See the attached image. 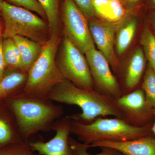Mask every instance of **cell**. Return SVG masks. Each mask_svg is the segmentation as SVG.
Masks as SVG:
<instances>
[{"instance_id": "1", "label": "cell", "mask_w": 155, "mask_h": 155, "mask_svg": "<svg viewBox=\"0 0 155 155\" xmlns=\"http://www.w3.org/2000/svg\"><path fill=\"white\" fill-rule=\"evenodd\" d=\"M47 99L79 107L81 113L69 116L72 120L84 124H89L98 117L107 116L123 119L115 99L95 90L80 88L67 79H63L55 86L49 93Z\"/></svg>"}, {"instance_id": "2", "label": "cell", "mask_w": 155, "mask_h": 155, "mask_svg": "<svg viewBox=\"0 0 155 155\" xmlns=\"http://www.w3.org/2000/svg\"><path fill=\"white\" fill-rule=\"evenodd\" d=\"M9 107L17 121L23 140L39 132L52 130L53 124L63 116L64 108L47 98L31 96L23 93L10 97Z\"/></svg>"}, {"instance_id": "3", "label": "cell", "mask_w": 155, "mask_h": 155, "mask_svg": "<svg viewBox=\"0 0 155 155\" xmlns=\"http://www.w3.org/2000/svg\"><path fill=\"white\" fill-rule=\"evenodd\" d=\"M152 125L150 123L140 127L133 126L116 117H98L89 124L72 119L71 133L76 135L81 142L88 146L98 142L125 141L152 136Z\"/></svg>"}, {"instance_id": "4", "label": "cell", "mask_w": 155, "mask_h": 155, "mask_svg": "<svg viewBox=\"0 0 155 155\" xmlns=\"http://www.w3.org/2000/svg\"><path fill=\"white\" fill-rule=\"evenodd\" d=\"M60 38L50 35L43 44L39 57L29 69L22 93L31 96L47 98L49 93L64 79L56 61Z\"/></svg>"}, {"instance_id": "5", "label": "cell", "mask_w": 155, "mask_h": 155, "mask_svg": "<svg viewBox=\"0 0 155 155\" xmlns=\"http://www.w3.org/2000/svg\"><path fill=\"white\" fill-rule=\"evenodd\" d=\"M0 15L4 23L3 38L19 35L41 44L48 39V24L29 10L0 0Z\"/></svg>"}, {"instance_id": "6", "label": "cell", "mask_w": 155, "mask_h": 155, "mask_svg": "<svg viewBox=\"0 0 155 155\" xmlns=\"http://www.w3.org/2000/svg\"><path fill=\"white\" fill-rule=\"evenodd\" d=\"M57 63L64 79L80 88L94 90L86 57L66 36Z\"/></svg>"}, {"instance_id": "7", "label": "cell", "mask_w": 155, "mask_h": 155, "mask_svg": "<svg viewBox=\"0 0 155 155\" xmlns=\"http://www.w3.org/2000/svg\"><path fill=\"white\" fill-rule=\"evenodd\" d=\"M63 21L65 36L81 52L95 48L87 17L73 0H64Z\"/></svg>"}, {"instance_id": "8", "label": "cell", "mask_w": 155, "mask_h": 155, "mask_svg": "<svg viewBox=\"0 0 155 155\" xmlns=\"http://www.w3.org/2000/svg\"><path fill=\"white\" fill-rule=\"evenodd\" d=\"M84 54L97 91L116 99L122 95L119 84L111 71L110 64L99 51L93 48Z\"/></svg>"}, {"instance_id": "9", "label": "cell", "mask_w": 155, "mask_h": 155, "mask_svg": "<svg viewBox=\"0 0 155 155\" xmlns=\"http://www.w3.org/2000/svg\"><path fill=\"white\" fill-rule=\"evenodd\" d=\"M115 101L123 120L130 125L140 127L148 125L149 120L154 116V110L148 104L141 88L122 95Z\"/></svg>"}, {"instance_id": "10", "label": "cell", "mask_w": 155, "mask_h": 155, "mask_svg": "<svg viewBox=\"0 0 155 155\" xmlns=\"http://www.w3.org/2000/svg\"><path fill=\"white\" fill-rule=\"evenodd\" d=\"M71 121L69 116L57 120L52 127L55 135L47 142H29L31 149L41 155H76L69 143Z\"/></svg>"}, {"instance_id": "11", "label": "cell", "mask_w": 155, "mask_h": 155, "mask_svg": "<svg viewBox=\"0 0 155 155\" xmlns=\"http://www.w3.org/2000/svg\"><path fill=\"white\" fill-rule=\"evenodd\" d=\"M89 26L95 44L114 71H118L119 62L114 49L117 28L115 22L93 20Z\"/></svg>"}, {"instance_id": "12", "label": "cell", "mask_w": 155, "mask_h": 155, "mask_svg": "<svg viewBox=\"0 0 155 155\" xmlns=\"http://www.w3.org/2000/svg\"><path fill=\"white\" fill-rule=\"evenodd\" d=\"M87 147L88 148L102 147L112 148L125 155H155V138L153 136L125 141L98 142Z\"/></svg>"}, {"instance_id": "13", "label": "cell", "mask_w": 155, "mask_h": 155, "mask_svg": "<svg viewBox=\"0 0 155 155\" xmlns=\"http://www.w3.org/2000/svg\"><path fill=\"white\" fill-rule=\"evenodd\" d=\"M145 63L143 50L139 48L134 53L126 68L124 79L125 91L123 95L136 89L144 72Z\"/></svg>"}, {"instance_id": "14", "label": "cell", "mask_w": 155, "mask_h": 155, "mask_svg": "<svg viewBox=\"0 0 155 155\" xmlns=\"http://www.w3.org/2000/svg\"><path fill=\"white\" fill-rule=\"evenodd\" d=\"M21 55L22 70L28 72L39 57L43 44L24 37L17 35L13 38Z\"/></svg>"}, {"instance_id": "15", "label": "cell", "mask_w": 155, "mask_h": 155, "mask_svg": "<svg viewBox=\"0 0 155 155\" xmlns=\"http://www.w3.org/2000/svg\"><path fill=\"white\" fill-rule=\"evenodd\" d=\"M3 52L7 70H22L21 55L13 38L4 39Z\"/></svg>"}, {"instance_id": "16", "label": "cell", "mask_w": 155, "mask_h": 155, "mask_svg": "<svg viewBox=\"0 0 155 155\" xmlns=\"http://www.w3.org/2000/svg\"><path fill=\"white\" fill-rule=\"evenodd\" d=\"M44 10L49 28L50 35L59 36V0H37Z\"/></svg>"}, {"instance_id": "17", "label": "cell", "mask_w": 155, "mask_h": 155, "mask_svg": "<svg viewBox=\"0 0 155 155\" xmlns=\"http://www.w3.org/2000/svg\"><path fill=\"white\" fill-rule=\"evenodd\" d=\"M137 24L136 19H130L118 31L116 43V52L119 55L125 52L131 44L135 35Z\"/></svg>"}, {"instance_id": "18", "label": "cell", "mask_w": 155, "mask_h": 155, "mask_svg": "<svg viewBox=\"0 0 155 155\" xmlns=\"http://www.w3.org/2000/svg\"><path fill=\"white\" fill-rule=\"evenodd\" d=\"M22 140L19 131L15 130L10 120L0 115V148Z\"/></svg>"}, {"instance_id": "19", "label": "cell", "mask_w": 155, "mask_h": 155, "mask_svg": "<svg viewBox=\"0 0 155 155\" xmlns=\"http://www.w3.org/2000/svg\"><path fill=\"white\" fill-rule=\"evenodd\" d=\"M140 41L145 56L155 72V37L149 27H145Z\"/></svg>"}, {"instance_id": "20", "label": "cell", "mask_w": 155, "mask_h": 155, "mask_svg": "<svg viewBox=\"0 0 155 155\" xmlns=\"http://www.w3.org/2000/svg\"><path fill=\"white\" fill-rule=\"evenodd\" d=\"M142 89L144 91L147 103L155 110V72L149 64L146 71Z\"/></svg>"}, {"instance_id": "21", "label": "cell", "mask_w": 155, "mask_h": 155, "mask_svg": "<svg viewBox=\"0 0 155 155\" xmlns=\"http://www.w3.org/2000/svg\"><path fill=\"white\" fill-rule=\"evenodd\" d=\"M35 152L28 140H22L0 148V155H41Z\"/></svg>"}, {"instance_id": "22", "label": "cell", "mask_w": 155, "mask_h": 155, "mask_svg": "<svg viewBox=\"0 0 155 155\" xmlns=\"http://www.w3.org/2000/svg\"><path fill=\"white\" fill-rule=\"evenodd\" d=\"M69 143L76 155H125L118 150L107 147H100L101 153L97 154H91L87 151V145L69 137Z\"/></svg>"}, {"instance_id": "23", "label": "cell", "mask_w": 155, "mask_h": 155, "mask_svg": "<svg viewBox=\"0 0 155 155\" xmlns=\"http://www.w3.org/2000/svg\"><path fill=\"white\" fill-rule=\"evenodd\" d=\"M125 10L120 0H110L106 20L116 22L122 19L125 15Z\"/></svg>"}, {"instance_id": "24", "label": "cell", "mask_w": 155, "mask_h": 155, "mask_svg": "<svg viewBox=\"0 0 155 155\" xmlns=\"http://www.w3.org/2000/svg\"><path fill=\"white\" fill-rule=\"evenodd\" d=\"M14 5L29 11L36 12L42 17L47 19L44 10L37 0H9Z\"/></svg>"}, {"instance_id": "25", "label": "cell", "mask_w": 155, "mask_h": 155, "mask_svg": "<svg viewBox=\"0 0 155 155\" xmlns=\"http://www.w3.org/2000/svg\"><path fill=\"white\" fill-rule=\"evenodd\" d=\"M73 1L87 18H92L94 17L96 13L94 8L92 0Z\"/></svg>"}, {"instance_id": "26", "label": "cell", "mask_w": 155, "mask_h": 155, "mask_svg": "<svg viewBox=\"0 0 155 155\" xmlns=\"http://www.w3.org/2000/svg\"><path fill=\"white\" fill-rule=\"evenodd\" d=\"M96 14L106 20L110 0H92Z\"/></svg>"}, {"instance_id": "27", "label": "cell", "mask_w": 155, "mask_h": 155, "mask_svg": "<svg viewBox=\"0 0 155 155\" xmlns=\"http://www.w3.org/2000/svg\"><path fill=\"white\" fill-rule=\"evenodd\" d=\"M4 38H0V80L2 78L6 72V66L3 52V42Z\"/></svg>"}, {"instance_id": "28", "label": "cell", "mask_w": 155, "mask_h": 155, "mask_svg": "<svg viewBox=\"0 0 155 155\" xmlns=\"http://www.w3.org/2000/svg\"><path fill=\"white\" fill-rule=\"evenodd\" d=\"M140 0H126V2L130 5H134L138 3Z\"/></svg>"}, {"instance_id": "29", "label": "cell", "mask_w": 155, "mask_h": 155, "mask_svg": "<svg viewBox=\"0 0 155 155\" xmlns=\"http://www.w3.org/2000/svg\"><path fill=\"white\" fill-rule=\"evenodd\" d=\"M154 118L155 121L154 122L153 124L151 130L152 131L153 134L154 135V137L155 138V110H154Z\"/></svg>"}, {"instance_id": "30", "label": "cell", "mask_w": 155, "mask_h": 155, "mask_svg": "<svg viewBox=\"0 0 155 155\" xmlns=\"http://www.w3.org/2000/svg\"><path fill=\"white\" fill-rule=\"evenodd\" d=\"M1 15H0V38L2 37L3 30L2 27V23L1 21Z\"/></svg>"}, {"instance_id": "31", "label": "cell", "mask_w": 155, "mask_h": 155, "mask_svg": "<svg viewBox=\"0 0 155 155\" xmlns=\"http://www.w3.org/2000/svg\"><path fill=\"white\" fill-rule=\"evenodd\" d=\"M153 28L154 29V31H155V20H154V21L153 22Z\"/></svg>"}, {"instance_id": "32", "label": "cell", "mask_w": 155, "mask_h": 155, "mask_svg": "<svg viewBox=\"0 0 155 155\" xmlns=\"http://www.w3.org/2000/svg\"><path fill=\"white\" fill-rule=\"evenodd\" d=\"M151 1L153 5L155 6V0H151Z\"/></svg>"}, {"instance_id": "33", "label": "cell", "mask_w": 155, "mask_h": 155, "mask_svg": "<svg viewBox=\"0 0 155 155\" xmlns=\"http://www.w3.org/2000/svg\"><path fill=\"white\" fill-rule=\"evenodd\" d=\"M120 1H121V0H120Z\"/></svg>"}]
</instances>
